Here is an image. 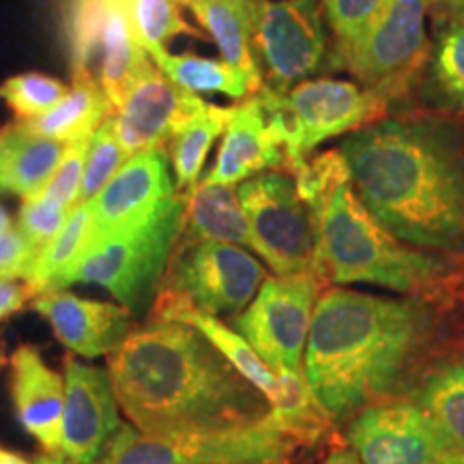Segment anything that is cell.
<instances>
[{"instance_id": "obj_1", "label": "cell", "mask_w": 464, "mask_h": 464, "mask_svg": "<svg viewBox=\"0 0 464 464\" xmlns=\"http://www.w3.org/2000/svg\"><path fill=\"white\" fill-rule=\"evenodd\" d=\"M353 189L406 246L464 254V127L430 114L376 119L340 142Z\"/></svg>"}, {"instance_id": "obj_2", "label": "cell", "mask_w": 464, "mask_h": 464, "mask_svg": "<svg viewBox=\"0 0 464 464\" xmlns=\"http://www.w3.org/2000/svg\"><path fill=\"white\" fill-rule=\"evenodd\" d=\"M437 314L423 297H385L327 288L316 299L304 376L334 423L396 400L437 340Z\"/></svg>"}, {"instance_id": "obj_3", "label": "cell", "mask_w": 464, "mask_h": 464, "mask_svg": "<svg viewBox=\"0 0 464 464\" xmlns=\"http://www.w3.org/2000/svg\"><path fill=\"white\" fill-rule=\"evenodd\" d=\"M121 411L147 434L224 430L269 415L271 406L189 324L150 318L108 355Z\"/></svg>"}, {"instance_id": "obj_4", "label": "cell", "mask_w": 464, "mask_h": 464, "mask_svg": "<svg viewBox=\"0 0 464 464\" xmlns=\"http://www.w3.org/2000/svg\"><path fill=\"white\" fill-rule=\"evenodd\" d=\"M314 276L338 286L363 284L423 297L443 290L454 265L443 254L398 241L357 198L351 179L335 185L316 208Z\"/></svg>"}, {"instance_id": "obj_5", "label": "cell", "mask_w": 464, "mask_h": 464, "mask_svg": "<svg viewBox=\"0 0 464 464\" xmlns=\"http://www.w3.org/2000/svg\"><path fill=\"white\" fill-rule=\"evenodd\" d=\"M183 216L185 194L177 191L144 222L89 243L82 258L50 288L92 284L106 288L136 316L142 314L155 301L168 260L181 235Z\"/></svg>"}, {"instance_id": "obj_6", "label": "cell", "mask_w": 464, "mask_h": 464, "mask_svg": "<svg viewBox=\"0 0 464 464\" xmlns=\"http://www.w3.org/2000/svg\"><path fill=\"white\" fill-rule=\"evenodd\" d=\"M256 95L266 123L282 142L288 170L332 138L372 123L390 102L385 92L335 78H310L286 92L260 89Z\"/></svg>"}, {"instance_id": "obj_7", "label": "cell", "mask_w": 464, "mask_h": 464, "mask_svg": "<svg viewBox=\"0 0 464 464\" xmlns=\"http://www.w3.org/2000/svg\"><path fill=\"white\" fill-rule=\"evenodd\" d=\"M295 440L276 415L224 430L147 434L123 423L95 464H286Z\"/></svg>"}, {"instance_id": "obj_8", "label": "cell", "mask_w": 464, "mask_h": 464, "mask_svg": "<svg viewBox=\"0 0 464 464\" xmlns=\"http://www.w3.org/2000/svg\"><path fill=\"white\" fill-rule=\"evenodd\" d=\"M252 249L276 276L314 274L316 222L293 174L269 170L237 188Z\"/></svg>"}, {"instance_id": "obj_9", "label": "cell", "mask_w": 464, "mask_h": 464, "mask_svg": "<svg viewBox=\"0 0 464 464\" xmlns=\"http://www.w3.org/2000/svg\"><path fill=\"white\" fill-rule=\"evenodd\" d=\"M252 54L263 86L286 92L329 63L321 0H252Z\"/></svg>"}, {"instance_id": "obj_10", "label": "cell", "mask_w": 464, "mask_h": 464, "mask_svg": "<svg viewBox=\"0 0 464 464\" xmlns=\"http://www.w3.org/2000/svg\"><path fill=\"white\" fill-rule=\"evenodd\" d=\"M266 280L246 247L219 241H177L158 290L177 295L213 316H237Z\"/></svg>"}, {"instance_id": "obj_11", "label": "cell", "mask_w": 464, "mask_h": 464, "mask_svg": "<svg viewBox=\"0 0 464 464\" xmlns=\"http://www.w3.org/2000/svg\"><path fill=\"white\" fill-rule=\"evenodd\" d=\"M321 280L314 274L276 276L230 324L274 372L304 374V355Z\"/></svg>"}, {"instance_id": "obj_12", "label": "cell", "mask_w": 464, "mask_h": 464, "mask_svg": "<svg viewBox=\"0 0 464 464\" xmlns=\"http://www.w3.org/2000/svg\"><path fill=\"white\" fill-rule=\"evenodd\" d=\"M430 0H390L362 42L338 63L368 89L392 97L426 58Z\"/></svg>"}, {"instance_id": "obj_13", "label": "cell", "mask_w": 464, "mask_h": 464, "mask_svg": "<svg viewBox=\"0 0 464 464\" xmlns=\"http://www.w3.org/2000/svg\"><path fill=\"white\" fill-rule=\"evenodd\" d=\"M65 409H63L58 456L69 464H95L123 426L121 404L108 368L67 355L63 362Z\"/></svg>"}, {"instance_id": "obj_14", "label": "cell", "mask_w": 464, "mask_h": 464, "mask_svg": "<svg viewBox=\"0 0 464 464\" xmlns=\"http://www.w3.org/2000/svg\"><path fill=\"white\" fill-rule=\"evenodd\" d=\"M346 440L363 464H439L443 439L411 400H387L348 421Z\"/></svg>"}, {"instance_id": "obj_15", "label": "cell", "mask_w": 464, "mask_h": 464, "mask_svg": "<svg viewBox=\"0 0 464 464\" xmlns=\"http://www.w3.org/2000/svg\"><path fill=\"white\" fill-rule=\"evenodd\" d=\"M205 102L200 95L179 89L168 75L155 67L153 61L140 69L130 91L114 110V130L125 158L166 149L168 140Z\"/></svg>"}, {"instance_id": "obj_16", "label": "cell", "mask_w": 464, "mask_h": 464, "mask_svg": "<svg viewBox=\"0 0 464 464\" xmlns=\"http://www.w3.org/2000/svg\"><path fill=\"white\" fill-rule=\"evenodd\" d=\"M168 164L170 160H168L166 149L147 150L127 160L106 188L89 202V243L102 241L144 222L168 198H172L179 189L172 183Z\"/></svg>"}, {"instance_id": "obj_17", "label": "cell", "mask_w": 464, "mask_h": 464, "mask_svg": "<svg viewBox=\"0 0 464 464\" xmlns=\"http://www.w3.org/2000/svg\"><path fill=\"white\" fill-rule=\"evenodd\" d=\"M31 304L54 338L84 359L112 355L136 329V314L125 305L84 299L63 288L42 290Z\"/></svg>"}, {"instance_id": "obj_18", "label": "cell", "mask_w": 464, "mask_h": 464, "mask_svg": "<svg viewBox=\"0 0 464 464\" xmlns=\"http://www.w3.org/2000/svg\"><path fill=\"white\" fill-rule=\"evenodd\" d=\"M7 363L17 421L48 454H58L65 379L45 363L42 351L33 344L17 346Z\"/></svg>"}, {"instance_id": "obj_19", "label": "cell", "mask_w": 464, "mask_h": 464, "mask_svg": "<svg viewBox=\"0 0 464 464\" xmlns=\"http://www.w3.org/2000/svg\"><path fill=\"white\" fill-rule=\"evenodd\" d=\"M282 168H286L284 147L266 123L265 110L254 92L241 103L228 108V121H226L218 160L202 181L235 188L256 174L282 170Z\"/></svg>"}, {"instance_id": "obj_20", "label": "cell", "mask_w": 464, "mask_h": 464, "mask_svg": "<svg viewBox=\"0 0 464 464\" xmlns=\"http://www.w3.org/2000/svg\"><path fill=\"white\" fill-rule=\"evenodd\" d=\"M150 318L160 321H177L189 324L196 332H200L205 338L218 348L222 355L232 363V368L239 372L243 379L252 382L256 390L263 393L271 409L280 402L282 398V381L274 370L263 362V357L254 351L252 344L237 332L232 324H226L219 316L207 314L188 301L177 297V295L158 290L153 301Z\"/></svg>"}, {"instance_id": "obj_21", "label": "cell", "mask_w": 464, "mask_h": 464, "mask_svg": "<svg viewBox=\"0 0 464 464\" xmlns=\"http://www.w3.org/2000/svg\"><path fill=\"white\" fill-rule=\"evenodd\" d=\"M430 5L432 42L423 95L440 112L464 116V5Z\"/></svg>"}, {"instance_id": "obj_22", "label": "cell", "mask_w": 464, "mask_h": 464, "mask_svg": "<svg viewBox=\"0 0 464 464\" xmlns=\"http://www.w3.org/2000/svg\"><path fill=\"white\" fill-rule=\"evenodd\" d=\"M67 144L11 125L0 131V194L22 200L42 194L61 164Z\"/></svg>"}, {"instance_id": "obj_23", "label": "cell", "mask_w": 464, "mask_h": 464, "mask_svg": "<svg viewBox=\"0 0 464 464\" xmlns=\"http://www.w3.org/2000/svg\"><path fill=\"white\" fill-rule=\"evenodd\" d=\"M185 194V216L179 241H219L252 247L246 211L232 185L200 181Z\"/></svg>"}, {"instance_id": "obj_24", "label": "cell", "mask_w": 464, "mask_h": 464, "mask_svg": "<svg viewBox=\"0 0 464 464\" xmlns=\"http://www.w3.org/2000/svg\"><path fill=\"white\" fill-rule=\"evenodd\" d=\"M110 116H114L112 102L108 100L102 84L95 82L84 67H80L73 75V84L69 86L67 95L50 112L39 119L22 121L17 125L22 130L37 133V136L67 144L78 138L92 136Z\"/></svg>"}, {"instance_id": "obj_25", "label": "cell", "mask_w": 464, "mask_h": 464, "mask_svg": "<svg viewBox=\"0 0 464 464\" xmlns=\"http://www.w3.org/2000/svg\"><path fill=\"white\" fill-rule=\"evenodd\" d=\"M409 400L428 417L448 451L464 454V357L432 365L411 385Z\"/></svg>"}, {"instance_id": "obj_26", "label": "cell", "mask_w": 464, "mask_h": 464, "mask_svg": "<svg viewBox=\"0 0 464 464\" xmlns=\"http://www.w3.org/2000/svg\"><path fill=\"white\" fill-rule=\"evenodd\" d=\"M179 5L194 14L222 61L263 86L252 54V0H179Z\"/></svg>"}, {"instance_id": "obj_27", "label": "cell", "mask_w": 464, "mask_h": 464, "mask_svg": "<svg viewBox=\"0 0 464 464\" xmlns=\"http://www.w3.org/2000/svg\"><path fill=\"white\" fill-rule=\"evenodd\" d=\"M102 89L116 110L140 69L150 61L133 33L125 0H103Z\"/></svg>"}, {"instance_id": "obj_28", "label": "cell", "mask_w": 464, "mask_h": 464, "mask_svg": "<svg viewBox=\"0 0 464 464\" xmlns=\"http://www.w3.org/2000/svg\"><path fill=\"white\" fill-rule=\"evenodd\" d=\"M226 121H228V108L202 102L174 130L166 144V153L172 164L174 185L179 191H189L194 185H198L208 150L224 133Z\"/></svg>"}, {"instance_id": "obj_29", "label": "cell", "mask_w": 464, "mask_h": 464, "mask_svg": "<svg viewBox=\"0 0 464 464\" xmlns=\"http://www.w3.org/2000/svg\"><path fill=\"white\" fill-rule=\"evenodd\" d=\"M149 58L161 73L168 75L179 89L194 92H222L230 100H246L260 91L256 80L230 67L226 61L198 54H170L166 48L149 52Z\"/></svg>"}, {"instance_id": "obj_30", "label": "cell", "mask_w": 464, "mask_h": 464, "mask_svg": "<svg viewBox=\"0 0 464 464\" xmlns=\"http://www.w3.org/2000/svg\"><path fill=\"white\" fill-rule=\"evenodd\" d=\"M91 237V207L75 205L61 232L50 241V246L34 258V263L24 280L37 290H48L58 277L82 258Z\"/></svg>"}, {"instance_id": "obj_31", "label": "cell", "mask_w": 464, "mask_h": 464, "mask_svg": "<svg viewBox=\"0 0 464 464\" xmlns=\"http://www.w3.org/2000/svg\"><path fill=\"white\" fill-rule=\"evenodd\" d=\"M131 28L144 52L166 48L177 34H198L181 15L179 0H125Z\"/></svg>"}, {"instance_id": "obj_32", "label": "cell", "mask_w": 464, "mask_h": 464, "mask_svg": "<svg viewBox=\"0 0 464 464\" xmlns=\"http://www.w3.org/2000/svg\"><path fill=\"white\" fill-rule=\"evenodd\" d=\"M321 5L335 44L332 65L338 67L342 58L362 42L390 0H321Z\"/></svg>"}, {"instance_id": "obj_33", "label": "cell", "mask_w": 464, "mask_h": 464, "mask_svg": "<svg viewBox=\"0 0 464 464\" xmlns=\"http://www.w3.org/2000/svg\"><path fill=\"white\" fill-rule=\"evenodd\" d=\"M69 86L61 80L45 73H20L7 78L0 84V100L11 108L17 116V123L33 121L50 112L63 97L67 95Z\"/></svg>"}, {"instance_id": "obj_34", "label": "cell", "mask_w": 464, "mask_h": 464, "mask_svg": "<svg viewBox=\"0 0 464 464\" xmlns=\"http://www.w3.org/2000/svg\"><path fill=\"white\" fill-rule=\"evenodd\" d=\"M125 161V150L121 147L119 136H116L114 119L110 116L91 138L78 205H86V202L95 198V196L110 183V179L119 172V168L123 166Z\"/></svg>"}, {"instance_id": "obj_35", "label": "cell", "mask_w": 464, "mask_h": 464, "mask_svg": "<svg viewBox=\"0 0 464 464\" xmlns=\"http://www.w3.org/2000/svg\"><path fill=\"white\" fill-rule=\"evenodd\" d=\"M91 138L92 136H84L73 142H67L61 164H58L54 174H52L48 185L42 189V194L34 196V198H42L45 202H52V205L65 208H73L78 205Z\"/></svg>"}, {"instance_id": "obj_36", "label": "cell", "mask_w": 464, "mask_h": 464, "mask_svg": "<svg viewBox=\"0 0 464 464\" xmlns=\"http://www.w3.org/2000/svg\"><path fill=\"white\" fill-rule=\"evenodd\" d=\"M69 211L72 208L56 207L42 198H28L22 202L15 228L22 232L26 246L31 247L33 258H37L50 246V241L61 232L69 218Z\"/></svg>"}, {"instance_id": "obj_37", "label": "cell", "mask_w": 464, "mask_h": 464, "mask_svg": "<svg viewBox=\"0 0 464 464\" xmlns=\"http://www.w3.org/2000/svg\"><path fill=\"white\" fill-rule=\"evenodd\" d=\"M33 260L31 247L15 226L0 235V280H24Z\"/></svg>"}, {"instance_id": "obj_38", "label": "cell", "mask_w": 464, "mask_h": 464, "mask_svg": "<svg viewBox=\"0 0 464 464\" xmlns=\"http://www.w3.org/2000/svg\"><path fill=\"white\" fill-rule=\"evenodd\" d=\"M34 297L37 290L26 280H0V323L24 310L28 301Z\"/></svg>"}, {"instance_id": "obj_39", "label": "cell", "mask_w": 464, "mask_h": 464, "mask_svg": "<svg viewBox=\"0 0 464 464\" xmlns=\"http://www.w3.org/2000/svg\"><path fill=\"white\" fill-rule=\"evenodd\" d=\"M324 464H363V462L359 460V456L351 448H338L327 456Z\"/></svg>"}, {"instance_id": "obj_40", "label": "cell", "mask_w": 464, "mask_h": 464, "mask_svg": "<svg viewBox=\"0 0 464 464\" xmlns=\"http://www.w3.org/2000/svg\"><path fill=\"white\" fill-rule=\"evenodd\" d=\"M0 464H31V460H26V458L20 454H14V451L0 448Z\"/></svg>"}, {"instance_id": "obj_41", "label": "cell", "mask_w": 464, "mask_h": 464, "mask_svg": "<svg viewBox=\"0 0 464 464\" xmlns=\"http://www.w3.org/2000/svg\"><path fill=\"white\" fill-rule=\"evenodd\" d=\"M31 464H69L65 458H61L58 454H48V451H45V454H39V456H34L33 460H31Z\"/></svg>"}, {"instance_id": "obj_42", "label": "cell", "mask_w": 464, "mask_h": 464, "mask_svg": "<svg viewBox=\"0 0 464 464\" xmlns=\"http://www.w3.org/2000/svg\"><path fill=\"white\" fill-rule=\"evenodd\" d=\"M439 464H464V454L448 451V454H443V458H440Z\"/></svg>"}, {"instance_id": "obj_43", "label": "cell", "mask_w": 464, "mask_h": 464, "mask_svg": "<svg viewBox=\"0 0 464 464\" xmlns=\"http://www.w3.org/2000/svg\"><path fill=\"white\" fill-rule=\"evenodd\" d=\"M11 226H14V224H11L9 213L5 211V207H0V235H3V232H7Z\"/></svg>"}, {"instance_id": "obj_44", "label": "cell", "mask_w": 464, "mask_h": 464, "mask_svg": "<svg viewBox=\"0 0 464 464\" xmlns=\"http://www.w3.org/2000/svg\"><path fill=\"white\" fill-rule=\"evenodd\" d=\"M7 362H9V359H7V355H5V344H3V342H0V370H3L5 365H7Z\"/></svg>"}, {"instance_id": "obj_45", "label": "cell", "mask_w": 464, "mask_h": 464, "mask_svg": "<svg viewBox=\"0 0 464 464\" xmlns=\"http://www.w3.org/2000/svg\"><path fill=\"white\" fill-rule=\"evenodd\" d=\"M430 3H456V5H464V0H430Z\"/></svg>"}]
</instances>
